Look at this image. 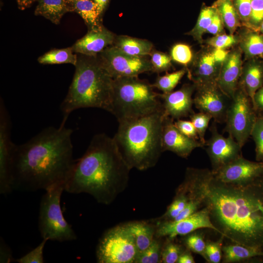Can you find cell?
Wrapping results in <instances>:
<instances>
[{"label": "cell", "instance_id": "cell-1", "mask_svg": "<svg viewBox=\"0 0 263 263\" xmlns=\"http://www.w3.org/2000/svg\"><path fill=\"white\" fill-rule=\"evenodd\" d=\"M71 129L61 124L44 129L26 143L16 145L12 171V190H45L64 185L75 161Z\"/></svg>", "mask_w": 263, "mask_h": 263}, {"label": "cell", "instance_id": "cell-2", "mask_svg": "<svg viewBox=\"0 0 263 263\" xmlns=\"http://www.w3.org/2000/svg\"><path fill=\"white\" fill-rule=\"evenodd\" d=\"M205 206L221 236L263 252V181L238 188L220 181L213 174Z\"/></svg>", "mask_w": 263, "mask_h": 263}, {"label": "cell", "instance_id": "cell-3", "mask_svg": "<svg viewBox=\"0 0 263 263\" xmlns=\"http://www.w3.org/2000/svg\"><path fill=\"white\" fill-rule=\"evenodd\" d=\"M131 169L113 137L98 133L75 161L64 191L87 193L98 203L109 205L127 187Z\"/></svg>", "mask_w": 263, "mask_h": 263}, {"label": "cell", "instance_id": "cell-4", "mask_svg": "<svg viewBox=\"0 0 263 263\" xmlns=\"http://www.w3.org/2000/svg\"><path fill=\"white\" fill-rule=\"evenodd\" d=\"M166 116L162 109L147 115L118 122L113 138L131 169L144 170L157 164L163 152L162 133Z\"/></svg>", "mask_w": 263, "mask_h": 263}, {"label": "cell", "instance_id": "cell-5", "mask_svg": "<svg viewBox=\"0 0 263 263\" xmlns=\"http://www.w3.org/2000/svg\"><path fill=\"white\" fill-rule=\"evenodd\" d=\"M77 54L75 72L67 94L60 104L65 124L74 111L97 108L109 112L113 79L101 64L97 56Z\"/></svg>", "mask_w": 263, "mask_h": 263}, {"label": "cell", "instance_id": "cell-6", "mask_svg": "<svg viewBox=\"0 0 263 263\" xmlns=\"http://www.w3.org/2000/svg\"><path fill=\"white\" fill-rule=\"evenodd\" d=\"M152 85L138 77L113 79V94L109 112L118 122L136 118L163 109L159 94Z\"/></svg>", "mask_w": 263, "mask_h": 263}, {"label": "cell", "instance_id": "cell-7", "mask_svg": "<svg viewBox=\"0 0 263 263\" xmlns=\"http://www.w3.org/2000/svg\"><path fill=\"white\" fill-rule=\"evenodd\" d=\"M65 186L59 185L45 190L39 211L38 228L42 239L60 242L73 241L77 236L63 216L61 196Z\"/></svg>", "mask_w": 263, "mask_h": 263}, {"label": "cell", "instance_id": "cell-8", "mask_svg": "<svg viewBox=\"0 0 263 263\" xmlns=\"http://www.w3.org/2000/svg\"><path fill=\"white\" fill-rule=\"evenodd\" d=\"M138 251L125 224L109 229L102 235L96 248L99 263H134Z\"/></svg>", "mask_w": 263, "mask_h": 263}, {"label": "cell", "instance_id": "cell-9", "mask_svg": "<svg viewBox=\"0 0 263 263\" xmlns=\"http://www.w3.org/2000/svg\"><path fill=\"white\" fill-rule=\"evenodd\" d=\"M257 116L251 98L238 86L227 111L225 131L243 148L250 136Z\"/></svg>", "mask_w": 263, "mask_h": 263}, {"label": "cell", "instance_id": "cell-10", "mask_svg": "<svg viewBox=\"0 0 263 263\" xmlns=\"http://www.w3.org/2000/svg\"><path fill=\"white\" fill-rule=\"evenodd\" d=\"M97 56L113 79L138 77L144 73L152 72L150 61L146 56L127 54L113 45L106 48Z\"/></svg>", "mask_w": 263, "mask_h": 263}, {"label": "cell", "instance_id": "cell-11", "mask_svg": "<svg viewBox=\"0 0 263 263\" xmlns=\"http://www.w3.org/2000/svg\"><path fill=\"white\" fill-rule=\"evenodd\" d=\"M212 171L216 179L238 188H245L263 181V162L251 161L242 155Z\"/></svg>", "mask_w": 263, "mask_h": 263}, {"label": "cell", "instance_id": "cell-12", "mask_svg": "<svg viewBox=\"0 0 263 263\" xmlns=\"http://www.w3.org/2000/svg\"><path fill=\"white\" fill-rule=\"evenodd\" d=\"M11 122L2 99L0 103V193L6 195L12 188L13 158L15 147L11 138Z\"/></svg>", "mask_w": 263, "mask_h": 263}, {"label": "cell", "instance_id": "cell-13", "mask_svg": "<svg viewBox=\"0 0 263 263\" xmlns=\"http://www.w3.org/2000/svg\"><path fill=\"white\" fill-rule=\"evenodd\" d=\"M155 225L156 238L174 239L178 236H184L203 228L211 229L219 233L211 220L208 208L205 206L180 221L159 220Z\"/></svg>", "mask_w": 263, "mask_h": 263}, {"label": "cell", "instance_id": "cell-14", "mask_svg": "<svg viewBox=\"0 0 263 263\" xmlns=\"http://www.w3.org/2000/svg\"><path fill=\"white\" fill-rule=\"evenodd\" d=\"M193 104L200 112L212 117L215 122H225L231 98L225 94L216 83L195 85Z\"/></svg>", "mask_w": 263, "mask_h": 263}, {"label": "cell", "instance_id": "cell-15", "mask_svg": "<svg viewBox=\"0 0 263 263\" xmlns=\"http://www.w3.org/2000/svg\"><path fill=\"white\" fill-rule=\"evenodd\" d=\"M215 123L210 127L211 136L205 144L213 171L242 155L240 145L231 136L225 137L220 134Z\"/></svg>", "mask_w": 263, "mask_h": 263}, {"label": "cell", "instance_id": "cell-16", "mask_svg": "<svg viewBox=\"0 0 263 263\" xmlns=\"http://www.w3.org/2000/svg\"><path fill=\"white\" fill-rule=\"evenodd\" d=\"M163 151H169L178 156L186 158L196 148L205 145L199 140L183 134L174 125L173 119L166 116L162 133Z\"/></svg>", "mask_w": 263, "mask_h": 263}, {"label": "cell", "instance_id": "cell-17", "mask_svg": "<svg viewBox=\"0 0 263 263\" xmlns=\"http://www.w3.org/2000/svg\"><path fill=\"white\" fill-rule=\"evenodd\" d=\"M195 89L194 84H186L177 91L159 94L165 115L177 120L193 113L192 95Z\"/></svg>", "mask_w": 263, "mask_h": 263}, {"label": "cell", "instance_id": "cell-18", "mask_svg": "<svg viewBox=\"0 0 263 263\" xmlns=\"http://www.w3.org/2000/svg\"><path fill=\"white\" fill-rule=\"evenodd\" d=\"M242 52L238 47L229 51L223 61L216 83L231 98L238 89L243 65Z\"/></svg>", "mask_w": 263, "mask_h": 263}, {"label": "cell", "instance_id": "cell-19", "mask_svg": "<svg viewBox=\"0 0 263 263\" xmlns=\"http://www.w3.org/2000/svg\"><path fill=\"white\" fill-rule=\"evenodd\" d=\"M222 64L215 59L212 47L205 48L196 56L188 77L195 85L216 83Z\"/></svg>", "mask_w": 263, "mask_h": 263}, {"label": "cell", "instance_id": "cell-20", "mask_svg": "<svg viewBox=\"0 0 263 263\" xmlns=\"http://www.w3.org/2000/svg\"><path fill=\"white\" fill-rule=\"evenodd\" d=\"M115 38V35L102 25L97 29L88 30L71 48L76 54L97 56L106 48L113 45Z\"/></svg>", "mask_w": 263, "mask_h": 263}, {"label": "cell", "instance_id": "cell-21", "mask_svg": "<svg viewBox=\"0 0 263 263\" xmlns=\"http://www.w3.org/2000/svg\"><path fill=\"white\" fill-rule=\"evenodd\" d=\"M263 85V58L254 57L243 63L238 86L252 101L258 90Z\"/></svg>", "mask_w": 263, "mask_h": 263}, {"label": "cell", "instance_id": "cell-22", "mask_svg": "<svg viewBox=\"0 0 263 263\" xmlns=\"http://www.w3.org/2000/svg\"><path fill=\"white\" fill-rule=\"evenodd\" d=\"M239 47L246 60L254 57L263 58V35L245 27L238 35Z\"/></svg>", "mask_w": 263, "mask_h": 263}, {"label": "cell", "instance_id": "cell-23", "mask_svg": "<svg viewBox=\"0 0 263 263\" xmlns=\"http://www.w3.org/2000/svg\"><path fill=\"white\" fill-rule=\"evenodd\" d=\"M125 225L134 239L138 253L148 248L155 238V224L135 221Z\"/></svg>", "mask_w": 263, "mask_h": 263}, {"label": "cell", "instance_id": "cell-24", "mask_svg": "<svg viewBox=\"0 0 263 263\" xmlns=\"http://www.w3.org/2000/svg\"><path fill=\"white\" fill-rule=\"evenodd\" d=\"M231 243L232 244L223 245V263H234L250 260L263 261V251Z\"/></svg>", "mask_w": 263, "mask_h": 263}, {"label": "cell", "instance_id": "cell-25", "mask_svg": "<svg viewBox=\"0 0 263 263\" xmlns=\"http://www.w3.org/2000/svg\"><path fill=\"white\" fill-rule=\"evenodd\" d=\"M70 12L77 13L84 20L88 30L101 27V14L97 4L91 0L69 1Z\"/></svg>", "mask_w": 263, "mask_h": 263}, {"label": "cell", "instance_id": "cell-26", "mask_svg": "<svg viewBox=\"0 0 263 263\" xmlns=\"http://www.w3.org/2000/svg\"><path fill=\"white\" fill-rule=\"evenodd\" d=\"M36 16H41L57 25L63 16L70 12L68 0H38Z\"/></svg>", "mask_w": 263, "mask_h": 263}, {"label": "cell", "instance_id": "cell-27", "mask_svg": "<svg viewBox=\"0 0 263 263\" xmlns=\"http://www.w3.org/2000/svg\"><path fill=\"white\" fill-rule=\"evenodd\" d=\"M113 45L127 54L137 56L150 55L153 48L152 43L149 40L127 36L115 37Z\"/></svg>", "mask_w": 263, "mask_h": 263}, {"label": "cell", "instance_id": "cell-28", "mask_svg": "<svg viewBox=\"0 0 263 263\" xmlns=\"http://www.w3.org/2000/svg\"><path fill=\"white\" fill-rule=\"evenodd\" d=\"M38 61L42 64L70 63L75 66L77 61V54L74 52L71 47L53 49L39 56Z\"/></svg>", "mask_w": 263, "mask_h": 263}, {"label": "cell", "instance_id": "cell-29", "mask_svg": "<svg viewBox=\"0 0 263 263\" xmlns=\"http://www.w3.org/2000/svg\"><path fill=\"white\" fill-rule=\"evenodd\" d=\"M217 8L220 14L224 26L228 30L230 34H233L238 28L243 26L232 1L225 0Z\"/></svg>", "mask_w": 263, "mask_h": 263}, {"label": "cell", "instance_id": "cell-30", "mask_svg": "<svg viewBox=\"0 0 263 263\" xmlns=\"http://www.w3.org/2000/svg\"><path fill=\"white\" fill-rule=\"evenodd\" d=\"M216 9L212 6L203 5L195 26L187 34L192 36L200 43L203 42V35L209 26Z\"/></svg>", "mask_w": 263, "mask_h": 263}, {"label": "cell", "instance_id": "cell-31", "mask_svg": "<svg viewBox=\"0 0 263 263\" xmlns=\"http://www.w3.org/2000/svg\"><path fill=\"white\" fill-rule=\"evenodd\" d=\"M162 239L155 237L148 248L138 253L134 263H161Z\"/></svg>", "mask_w": 263, "mask_h": 263}, {"label": "cell", "instance_id": "cell-32", "mask_svg": "<svg viewBox=\"0 0 263 263\" xmlns=\"http://www.w3.org/2000/svg\"><path fill=\"white\" fill-rule=\"evenodd\" d=\"M186 72L187 70L183 69L171 73H167L162 76H158L152 86L162 91L163 93L171 92Z\"/></svg>", "mask_w": 263, "mask_h": 263}, {"label": "cell", "instance_id": "cell-33", "mask_svg": "<svg viewBox=\"0 0 263 263\" xmlns=\"http://www.w3.org/2000/svg\"><path fill=\"white\" fill-rule=\"evenodd\" d=\"M184 245L191 252L199 254L205 258L206 242L204 233L195 231L184 236L182 239Z\"/></svg>", "mask_w": 263, "mask_h": 263}, {"label": "cell", "instance_id": "cell-34", "mask_svg": "<svg viewBox=\"0 0 263 263\" xmlns=\"http://www.w3.org/2000/svg\"><path fill=\"white\" fill-rule=\"evenodd\" d=\"M174 239L167 238L163 244L161 253V263H177V261L186 249L184 245H181L174 241Z\"/></svg>", "mask_w": 263, "mask_h": 263}, {"label": "cell", "instance_id": "cell-35", "mask_svg": "<svg viewBox=\"0 0 263 263\" xmlns=\"http://www.w3.org/2000/svg\"><path fill=\"white\" fill-rule=\"evenodd\" d=\"M188 199L184 194L176 191L175 197L165 213L159 219L161 221H172L187 205Z\"/></svg>", "mask_w": 263, "mask_h": 263}, {"label": "cell", "instance_id": "cell-36", "mask_svg": "<svg viewBox=\"0 0 263 263\" xmlns=\"http://www.w3.org/2000/svg\"><path fill=\"white\" fill-rule=\"evenodd\" d=\"M255 145V158L257 161L263 162V115H258L251 135Z\"/></svg>", "mask_w": 263, "mask_h": 263}, {"label": "cell", "instance_id": "cell-37", "mask_svg": "<svg viewBox=\"0 0 263 263\" xmlns=\"http://www.w3.org/2000/svg\"><path fill=\"white\" fill-rule=\"evenodd\" d=\"M170 54L171 60L185 66L190 64L193 57L190 47L183 43H177L173 45Z\"/></svg>", "mask_w": 263, "mask_h": 263}, {"label": "cell", "instance_id": "cell-38", "mask_svg": "<svg viewBox=\"0 0 263 263\" xmlns=\"http://www.w3.org/2000/svg\"><path fill=\"white\" fill-rule=\"evenodd\" d=\"M211 47L215 49H225L238 44V35L225 34L214 36V37L203 41Z\"/></svg>", "mask_w": 263, "mask_h": 263}, {"label": "cell", "instance_id": "cell-39", "mask_svg": "<svg viewBox=\"0 0 263 263\" xmlns=\"http://www.w3.org/2000/svg\"><path fill=\"white\" fill-rule=\"evenodd\" d=\"M189 116L196 130L199 140L205 146L206 141L205 136L209 122L212 119V117L206 113L200 112L198 113H193Z\"/></svg>", "mask_w": 263, "mask_h": 263}, {"label": "cell", "instance_id": "cell-40", "mask_svg": "<svg viewBox=\"0 0 263 263\" xmlns=\"http://www.w3.org/2000/svg\"><path fill=\"white\" fill-rule=\"evenodd\" d=\"M224 237L216 241H208L206 242L205 260L210 263H219L223 258V240Z\"/></svg>", "mask_w": 263, "mask_h": 263}, {"label": "cell", "instance_id": "cell-41", "mask_svg": "<svg viewBox=\"0 0 263 263\" xmlns=\"http://www.w3.org/2000/svg\"><path fill=\"white\" fill-rule=\"evenodd\" d=\"M152 72L161 73L167 71L171 67V58L168 55L157 51L152 50L150 55Z\"/></svg>", "mask_w": 263, "mask_h": 263}, {"label": "cell", "instance_id": "cell-42", "mask_svg": "<svg viewBox=\"0 0 263 263\" xmlns=\"http://www.w3.org/2000/svg\"><path fill=\"white\" fill-rule=\"evenodd\" d=\"M263 21V0H252L251 13L246 28L259 31Z\"/></svg>", "mask_w": 263, "mask_h": 263}, {"label": "cell", "instance_id": "cell-43", "mask_svg": "<svg viewBox=\"0 0 263 263\" xmlns=\"http://www.w3.org/2000/svg\"><path fill=\"white\" fill-rule=\"evenodd\" d=\"M48 240L43 239L36 247L32 249L29 252L23 256L16 260V262L19 263H43L44 262L43 259V249L45 244Z\"/></svg>", "mask_w": 263, "mask_h": 263}, {"label": "cell", "instance_id": "cell-44", "mask_svg": "<svg viewBox=\"0 0 263 263\" xmlns=\"http://www.w3.org/2000/svg\"><path fill=\"white\" fill-rule=\"evenodd\" d=\"M252 0H233V5L240 17L243 27H247Z\"/></svg>", "mask_w": 263, "mask_h": 263}, {"label": "cell", "instance_id": "cell-45", "mask_svg": "<svg viewBox=\"0 0 263 263\" xmlns=\"http://www.w3.org/2000/svg\"><path fill=\"white\" fill-rule=\"evenodd\" d=\"M175 127L184 135L191 138L199 140L196 130L191 122L181 119L174 122Z\"/></svg>", "mask_w": 263, "mask_h": 263}, {"label": "cell", "instance_id": "cell-46", "mask_svg": "<svg viewBox=\"0 0 263 263\" xmlns=\"http://www.w3.org/2000/svg\"><path fill=\"white\" fill-rule=\"evenodd\" d=\"M224 25L220 14L217 8L211 23L206 33L214 36L223 34L224 33Z\"/></svg>", "mask_w": 263, "mask_h": 263}, {"label": "cell", "instance_id": "cell-47", "mask_svg": "<svg viewBox=\"0 0 263 263\" xmlns=\"http://www.w3.org/2000/svg\"><path fill=\"white\" fill-rule=\"evenodd\" d=\"M252 103L257 113H263V85L255 93Z\"/></svg>", "mask_w": 263, "mask_h": 263}, {"label": "cell", "instance_id": "cell-48", "mask_svg": "<svg viewBox=\"0 0 263 263\" xmlns=\"http://www.w3.org/2000/svg\"><path fill=\"white\" fill-rule=\"evenodd\" d=\"M0 262L10 263L13 260L12 253L9 246L3 241H0Z\"/></svg>", "mask_w": 263, "mask_h": 263}, {"label": "cell", "instance_id": "cell-49", "mask_svg": "<svg viewBox=\"0 0 263 263\" xmlns=\"http://www.w3.org/2000/svg\"><path fill=\"white\" fill-rule=\"evenodd\" d=\"M194 259L191 251L186 247V249L180 255L177 263H195Z\"/></svg>", "mask_w": 263, "mask_h": 263}, {"label": "cell", "instance_id": "cell-50", "mask_svg": "<svg viewBox=\"0 0 263 263\" xmlns=\"http://www.w3.org/2000/svg\"><path fill=\"white\" fill-rule=\"evenodd\" d=\"M212 48L213 53L215 59L219 63L222 64L226 58L229 51L225 49Z\"/></svg>", "mask_w": 263, "mask_h": 263}, {"label": "cell", "instance_id": "cell-51", "mask_svg": "<svg viewBox=\"0 0 263 263\" xmlns=\"http://www.w3.org/2000/svg\"><path fill=\"white\" fill-rule=\"evenodd\" d=\"M38 0H17L19 8L23 10L29 7L32 4Z\"/></svg>", "mask_w": 263, "mask_h": 263}, {"label": "cell", "instance_id": "cell-52", "mask_svg": "<svg viewBox=\"0 0 263 263\" xmlns=\"http://www.w3.org/2000/svg\"><path fill=\"white\" fill-rule=\"evenodd\" d=\"M94 1L97 4L102 15L107 6L109 0H94Z\"/></svg>", "mask_w": 263, "mask_h": 263}, {"label": "cell", "instance_id": "cell-53", "mask_svg": "<svg viewBox=\"0 0 263 263\" xmlns=\"http://www.w3.org/2000/svg\"><path fill=\"white\" fill-rule=\"evenodd\" d=\"M225 0H216L211 6L215 8H217L223 1ZM229 0L233 1V0Z\"/></svg>", "mask_w": 263, "mask_h": 263}, {"label": "cell", "instance_id": "cell-54", "mask_svg": "<svg viewBox=\"0 0 263 263\" xmlns=\"http://www.w3.org/2000/svg\"><path fill=\"white\" fill-rule=\"evenodd\" d=\"M259 32L263 35V21L262 22L261 24L259 29Z\"/></svg>", "mask_w": 263, "mask_h": 263}, {"label": "cell", "instance_id": "cell-55", "mask_svg": "<svg viewBox=\"0 0 263 263\" xmlns=\"http://www.w3.org/2000/svg\"><path fill=\"white\" fill-rule=\"evenodd\" d=\"M74 0H68V1H74ZM91 0L94 1V0Z\"/></svg>", "mask_w": 263, "mask_h": 263}]
</instances>
